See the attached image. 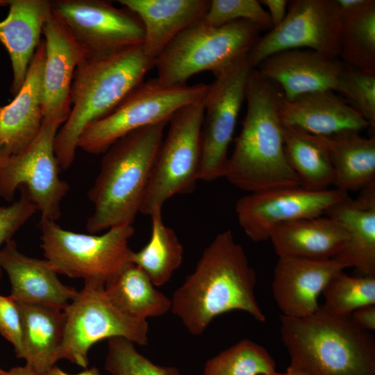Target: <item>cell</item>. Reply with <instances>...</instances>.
Returning <instances> with one entry per match:
<instances>
[{
    "label": "cell",
    "mask_w": 375,
    "mask_h": 375,
    "mask_svg": "<svg viewBox=\"0 0 375 375\" xmlns=\"http://www.w3.org/2000/svg\"><path fill=\"white\" fill-rule=\"evenodd\" d=\"M42 34L45 43L42 81L43 119H53L62 125L71 110L74 75L86 53L52 12L43 25Z\"/></svg>",
    "instance_id": "cell-16"
},
{
    "label": "cell",
    "mask_w": 375,
    "mask_h": 375,
    "mask_svg": "<svg viewBox=\"0 0 375 375\" xmlns=\"http://www.w3.org/2000/svg\"><path fill=\"white\" fill-rule=\"evenodd\" d=\"M9 0H0V6H6L8 5Z\"/></svg>",
    "instance_id": "cell-44"
},
{
    "label": "cell",
    "mask_w": 375,
    "mask_h": 375,
    "mask_svg": "<svg viewBox=\"0 0 375 375\" xmlns=\"http://www.w3.org/2000/svg\"><path fill=\"white\" fill-rule=\"evenodd\" d=\"M261 31L244 19L220 26L207 25L202 19L179 33L156 59V78L165 85H178L201 72L215 75L247 56Z\"/></svg>",
    "instance_id": "cell-6"
},
{
    "label": "cell",
    "mask_w": 375,
    "mask_h": 375,
    "mask_svg": "<svg viewBox=\"0 0 375 375\" xmlns=\"http://www.w3.org/2000/svg\"><path fill=\"white\" fill-rule=\"evenodd\" d=\"M276 371V363L262 346L243 339L212 357L203 375H265Z\"/></svg>",
    "instance_id": "cell-32"
},
{
    "label": "cell",
    "mask_w": 375,
    "mask_h": 375,
    "mask_svg": "<svg viewBox=\"0 0 375 375\" xmlns=\"http://www.w3.org/2000/svg\"><path fill=\"white\" fill-rule=\"evenodd\" d=\"M361 190L357 199L348 198L326 215L347 233L346 244L334 259L346 268L354 267L365 276H375V185Z\"/></svg>",
    "instance_id": "cell-24"
},
{
    "label": "cell",
    "mask_w": 375,
    "mask_h": 375,
    "mask_svg": "<svg viewBox=\"0 0 375 375\" xmlns=\"http://www.w3.org/2000/svg\"><path fill=\"white\" fill-rule=\"evenodd\" d=\"M317 136L328 153L334 188L348 192L375 184L374 137L354 131Z\"/></svg>",
    "instance_id": "cell-27"
},
{
    "label": "cell",
    "mask_w": 375,
    "mask_h": 375,
    "mask_svg": "<svg viewBox=\"0 0 375 375\" xmlns=\"http://www.w3.org/2000/svg\"><path fill=\"white\" fill-rule=\"evenodd\" d=\"M260 3L267 8L272 28L278 26L286 15L287 0H261Z\"/></svg>",
    "instance_id": "cell-40"
},
{
    "label": "cell",
    "mask_w": 375,
    "mask_h": 375,
    "mask_svg": "<svg viewBox=\"0 0 375 375\" xmlns=\"http://www.w3.org/2000/svg\"><path fill=\"white\" fill-rule=\"evenodd\" d=\"M280 117L283 125L297 126L315 135L360 132L367 122L333 90H321L287 101L282 96Z\"/></svg>",
    "instance_id": "cell-21"
},
{
    "label": "cell",
    "mask_w": 375,
    "mask_h": 375,
    "mask_svg": "<svg viewBox=\"0 0 375 375\" xmlns=\"http://www.w3.org/2000/svg\"><path fill=\"white\" fill-rule=\"evenodd\" d=\"M340 24L335 0H293L283 22L258 38L248 61L256 69L277 52L303 48L339 58Z\"/></svg>",
    "instance_id": "cell-13"
},
{
    "label": "cell",
    "mask_w": 375,
    "mask_h": 375,
    "mask_svg": "<svg viewBox=\"0 0 375 375\" xmlns=\"http://www.w3.org/2000/svg\"><path fill=\"white\" fill-rule=\"evenodd\" d=\"M6 375H33V372L26 365L14 367L6 371Z\"/></svg>",
    "instance_id": "cell-43"
},
{
    "label": "cell",
    "mask_w": 375,
    "mask_h": 375,
    "mask_svg": "<svg viewBox=\"0 0 375 375\" xmlns=\"http://www.w3.org/2000/svg\"><path fill=\"white\" fill-rule=\"evenodd\" d=\"M208 88L203 83L165 85L156 78L143 81L111 113L88 125L77 147L90 154L103 153L135 130L169 122L177 110L203 99Z\"/></svg>",
    "instance_id": "cell-8"
},
{
    "label": "cell",
    "mask_w": 375,
    "mask_h": 375,
    "mask_svg": "<svg viewBox=\"0 0 375 375\" xmlns=\"http://www.w3.org/2000/svg\"><path fill=\"white\" fill-rule=\"evenodd\" d=\"M204 98L177 110L158 151L140 212L162 211L172 197L194 190L199 180Z\"/></svg>",
    "instance_id": "cell-9"
},
{
    "label": "cell",
    "mask_w": 375,
    "mask_h": 375,
    "mask_svg": "<svg viewBox=\"0 0 375 375\" xmlns=\"http://www.w3.org/2000/svg\"><path fill=\"white\" fill-rule=\"evenodd\" d=\"M335 92L373 128L375 127V74L345 64Z\"/></svg>",
    "instance_id": "cell-35"
},
{
    "label": "cell",
    "mask_w": 375,
    "mask_h": 375,
    "mask_svg": "<svg viewBox=\"0 0 375 375\" xmlns=\"http://www.w3.org/2000/svg\"><path fill=\"white\" fill-rule=\"evenodd\" d=\"M154 62L142 45L99 57L85 58L77 67L71 88V110L56 135L60 168L73 163L77 142L90 124L111 113L144 81Z\"/></svg>",
    "instance_id": "cell-3"
},
{
    "label": "cell",
    "mask_w": 375,
    "mask_h": 375,
    "mask_svg": "<svg viewBox=\"0 0 375 375\" xmlns=\"http://www.w3.org/2000/svg\"><path fill=\"white\" fill-rule=\"evenodd\" d=\"M17 303L22 324L20 358L26 360L25 365L33 372L44 373L58 361L65 324L64 310L44 305Z\"/></svg>",
    "instance_id": "cell-26"
},
{
    "label": "cell",
    "mask_w": 375,
    "mask_h": 375,
    "mask_svg": "<svg viewBox=\"0 0 375 375\" xmlns=\"http://www.w3.org/2000/svg\"><path fill=\"white\" fill-rule=\"evenodd\" d=\"M51 10L83 49L86 58L110 55L144 42V30L139 17L110 2L51 1Z\"/></svg>",
    "instance_id": "cell-14"
},
{
    "label": "cell",
    "mask_w": 375,
    "mask_h": 375,
    "mask_svg": "<svg viewBox=\"0 0 375 375\" xmlns=\"http://www.w3.org/2000/svg\"><path fill=\"white\" fill-rule=\"evenodd\" d=\"M322 294L325 311L349 316L361 307L375 305V276H351L342 270L330 279Z\"/></svg>",
    "instance_id": "cell-33"
},
{
    "label": "cell",
    "mask_w": 375,
    "mask_h": 375,
    "mask_svg": "<svg viewBox=\"0 0 375 375\" xmlns=\"http://www.w3.org/2000/svg\"><path fill=\"white\" fill-rule=\"evenodd\" d=\"M105 367L112 375H181L174 367L157 365L122 338L108 340Z\"/></svg>",
    "instance_id": "cell-34"
},
{
    "label": "cell",
    "mask_w": 375,
    "mask_h": 375,
    "mask_svg": "<svg viewBox=\"0 0 375 375\" xmlns=\"http://www.w3.org/2000/svg\"><path fill=\"white\" fill-rule=\"evenodd\" d=\"M62 124L44 119L35 140L24 151L0 158V198L11 202L17 190L24 187L42 217L56 221L61 202L69 190L59 176L54 142Z\"/></svg>",
    "instance_id": "cell-11"
},
{
    "label": "cell",
    "mask_w": 375,
    "mask_h": 375,
    "mask_svg": "<svg viewBox=\"0 0 375 375\" xmlns=\"http://www.w3.org/2000/svg\"><path fill=\"white\" fill-rule=\"evenodd\" d=\"M0 334L14 347L20 358L22 350V324L18 303L10 297L0 295Z\"/></svg>",
    "instance_id": "cell-38"
},
{
    "label": "cell",
    "mask_w": 375,
    "mask_h": 375,
    "mask_svg": "<svg viewBox=\"0 0 375 375\" xmlns=\"http://www.w3.org/2000/svg\"><path fill=\"white\" fill-rule=\"evenodd\" d=\"M349 198L338 188L312 190L301 185L249 193L235 204L238 223L253 242L269 240L278 226L292 221L319 217Z\"/></svg>",
    "instance_id": "cell-15"
},
{
    "label": "cell",
    "mask_w": 375,
    "mask_h": 375,
    "mask_svg": "<svg viewBox=\"0 0 375 375\" xmlns=\"http://www.w3.org/2000/svg\"><path fill=\"white\" fill-rule=\"evenodd\" d=\"M20 198L6 206L0 207V246L12 235L37 212L30 194L21 187ZM2 269L0 268V278Z\"/></svg>",
    "instance_id": "cell-37"
},
{
    "label": "cell",
    "mask_w": 375,
    "mask_h": 375,
    "mask_svg": "<svg viewBox=\"0 0 375 375\" xmlns=\"http://www.w3.org/2000/svg\"><path fill=\"white\" fill-rule=\"evenodd\" d=\"M8 6L6 17L0 22V42L11 61L10 92L15 97L24 83L51 10V1L47 0H9Z\"/></svg>",
    "instance_id": "cell-23"
},
{
    "label": "cell",
    "mask_w": 375,
    "mask_h": 375,
    "mask_svg": "<svg viewBox=\"0 0 375 375\" xmlns=\"http://www.w3.org/2000/svg\"><path fill=\"white\" fill-rule=\"evenodd\" d=\"M283 375H315L307 369L301 366L300 365L291 361L290 365L287 368L285 373Z\"/></svg>",
    "instance_id": "cell-42"
},
{
    "label": "cell",
    "mask_w": 375,
    "mask_h": 375,
    "mask_svg": "<svg viewBox=\"0 0 375 375\" xmlns=\"http://www.w3.org/2000/svg\"><path fill=\"white\" fill-rule=\"evenodd\" d=\"M168 123L135 130L103 153L99 173L88 192L94 206L86 223L90 233L133 225Z\"/></svg>",
    "instance_id": "cell-4"
},
{
    "label": "cell",
    "mask_w": 375,
    "mask_h": 375,
    "mask_svg": "<svg viewBox=\"0 0 375 375\" xmlns=\"http://www.w3.org/2000/svg\"><path fill=\"white\" fill-rule=\"evenodd\" d=\"M64 312L58 360H67L87 368L90 348L102 340L122 338L141 346L148 343L147 321L133 318L119 309L102 283L84 281Z\"/></svg>",
    "instance_id": "cell-10"
},
{
    "label": "cell",
    "mask_w": 375,
    "mask_h": 375,
    "mask_svg": "<svg viewBox=\"0 0 375 375\" xmlns=\"http://www.w3.org/2000/svg\"><path fill=\"white\" fill-rule=\"evenodd\" d=\"M33 372V371H32ZM33 375H102L98 369L96 367H91L90 369H86L83 370V372H81L79 373L72 374H68L59 367H56V365L51 367L48 371L42 373V374H37L33 372Z\"/></svg>",
    "instance_id": "cell-41"
},
{
    "label": "cell",
    "mask_w": 375,
    "mask_h": 375,
    "mask_svg": "<svg viewBox=\"0 0 375 375\" xmlns=\"http://www.w3.org/2000/svg\"><path fill=\"white\" fill-rule=\"evenodd\" d=\"M241 19L256 24L262 31L272 28L269 13L257 0H211L203 21L220 26Z\"/></svg>",
    "instance_id": "cell-36"
},
{
    "label": "cell",
    "mask_w": 375,
    "mask_h": 375,
    "mask_svg": "<svg viewBox=\"0 0 375 375\" xmlns=\"http://www.w3.org/2000/svg\"><path fill=\"white\" fill-rule=\"evenodd\" d=\"M253 69L247 55L242 56L216 74L209 85L204 97L199 180L225 176L228 150Z\"/></svg>",
    "instance_id": "cell-12"
},
{
    "label": "cell",
    "mask_w": 375,
    "mask_h": 375,
    "mask_svg": "<svg viewBox=\"0 0 375 375\" xmlns=\"http://www.w3.org/2000/svg\"><path fill=\"white\" fill-rule=\"evenodd\" d=\"M283 139L287 158L301 186L324 190L333 185L330 158L317 135L297 126L283 125Z\"/></svg>",
    "instance_id": "cell-30"
},
{
    "label": "cell",
    "mask_w": 375,
    "mask_h": 375,
    "mask_svg": "<svg viewBox=\"0 0 375 375\" xmlns=\"http://www.w3.org/2000/svg\"><path fill=\"white\" fill-rule=\"evenodd\" d=\"M256 274L230 230L217 234L204 249L194 272L171 299V311L190 333L201 335L217 316L244 311L264 322L255 294Z\"/></svg>",
    "instance_id": "cell-1"
},
{
    "label": "cell",
    "mask_w": 375,
    "mask_h": 375,
    "mask_svg": "<svg viewBox=\"0 0 375 375\" xmlns=\"http://www.w3.org/2000/svg\"><path fill=\"white\" fill-rule=\"evenodd\" d=\"M269 240L278 257L326 260L340 253L347 233L335 219L319 216L283 224L274 229Z\"/></svg>",
    "instance_id": "cell-25"
},
{
    "label": "cell",
    "mask_w": 375,
    "mask_h": 375,
    "mask_svg": "<svg viewBox=\"0 0 375 375\" xmlns=\"http://www.w3.org/2000/svg\"><path fill=\"white\" fill-rule=\"evenodd\" d=\"M6 371L3 369L0 366V375H6Z\"/></svg>",
    "instance_id": "cell-46"
},
{
    "label": "cell",
    "mask_w": 375,
    "mask_h": 375,
    "mask_svg": "<svg viewBox=\"0 0 375 375\" xmlns=\"http://www.w3.org/2000/svg\"><path fill=\"white\" fill-rule=\"evenodd\" d=\"M281 336L291 361L315 375H375V340L350 316L321 306L301 318L283 315Z\"/></svg>",
    "instance_id": "cell-5"
},
{
    "label": "cell",
    "mask_w": 375,
    "mask_h": 375,
    "mask_svg": "<svg viewBox=\"0 0 375 375\" xmlns=\"http://www.w3.org/2000/svg\"><path fill=\"white\" fill-rule=\"evenodd\" d=\"M0 268L11 284L10 297L19 303L39 304L64 310L78 290L61 282L46 259L22 253L12 239L0 250Z\"/></svg>",
    "instance_id": "cell-20"
},
{
    "label": "cell",
    "mask_w": 375,
    "mask_h": 375,
    "mask_svg": "<svg viewBox=\"0 0 375 375\" xmlns=\"http://www.w3.org/2000/svg\"><path fill=\"white\" fill-rule=\"evenodd\" d=\"M353 322L367 331L375 330V305H369L354 310L350 315Z\"/></svg>",
    "instance_id": "cell-39"
},
{
    "label": "cell",
    "mask_w": 375,
    "mask_h": 375,
    "mask_svg": "<svg viewBox=\"0 0 375 375\" xmlns=\"http://www.w3.org/2000/svg\"><path fill=\"white\" fill-rule=\"evenodd\" d=\"M45 43L41 40L24 83L11 102L0 106V158L20 153L35 140L43 122L42 81Z\"/></svg>",
    "instance_id": "cell-19"
},
{
    "label": "cell",
    "mask_w": 375,
    "mask_h": 375,
    "mask_svg": "<svg viewBox=\"0 0 375 375\" xmlns=\"http://www.w3.org/2000/svg\"><path fill=\"white\" fill-rule=\"evenodd\" d=\"M135 13L144 30L142 44L145 55L155 62L167 46L183 31L202 20L208 0H119Z\"/></svg>",
    "instance_id": "cell-22"
},
{
    "label": "cell",
    "mask_w": 375,
    "mask_h": 375,
    "mask_svg": "<svg viewBox=\"0 0 375 375\" xmlns=\"http://www.w3.org/2000/svg\"><path fill=\"white\" fill-rule=\"evenodd\" d=\"M265 375H283V373H280V372H278L275 371V372H274L272 373L265 374Z\"/></svg>",
    "instance_id": "cell-45"
},
{
    "label": "cell",
    "mask_w": 375,
    "mask_h": 375,
    "mask_svg": "<svg viewBox=\"0 0 375 375\" xmlns=\"http://www.w3.org/2000/svg\"><path fill=\"white\" fill-rule=\"evenodd\" d=\"M340 54L344 64L375 74V1L338 0Z\"/></svg>",
    "instance_id": "cell-28"
},
{
    "label": "cell",
    "mask_w": 375,
    "mask_h": 375,
    "mask_svg": "<svg viewBox=\"0 0 375 375\" xmlns=\"http://www.w3.org/2000/svg\"><path fill=\"white\" fill-rule=\"evenodd\" d=\"M346 267L334 258L278 257L272 283L283 316L301 318L317 311L318 298L330 279Z\"/></svg>",
    "instance_id": "cell-17"
},
{
    "label": "cell",
    "mask_w": 375,
    "mask_h": 375,
    "mask_svg": "<svg viewBox=\"0 0 375 375\" xmlns=\"http://www.w3.org/2000/svg\"><path fill=\"white\" fill-rule=\"evenodd\" d=\"M282 96L278 86L253 69L247 88L246 115L224 176L249 193L301 185L285 151L279 112Z\"/></svg>",
    "instance_id": "cell-2"
},
{
    "label": "cell",
    "mask_w": 375,
    "mask_h": 375,
    "mask_svg": "<svg viewBox=\"0 0 375 375\" xmlns=\"http://www.w3.org/2000/svg\"><path fill=\"white\" fill-rule=\"evenodd\" d=\"M151 233L148 243L133 251L131 262L140 267L155 286L166 284L183 259V247L174 231L166 226L162 211L152 214Z\"/></svg>",
    "instance_id": "cell-31"
},
{
    "label": "cell",
    "mask_w": 375,
    "mask_h": 375,
    "mask_svg": "<svg viewBox=\"0 0 375 375\" xmlns=\"http://www.w3.org/2000/svg\"><path fill=\"white\" fill-rule=\"evenodd\" d=\"M345 64L310 49H290L277 52L256 69L281 90L287 101L304 94L335 92Z\"/></svg>",
    "instance_id": "cell-18"
},
{
    "label": "cell",
    "mask_w": 375,
    "mask_h": 375,
    "mask_svg": "<svg viewBox=\"0 0 375 375\" xmlns=\"http://www.w3.org/2000/svg\"><path fill=\"white\" fill-rule=\"evenodd\" d=\"M40 228L44 258L58 274L105 285L131 262L133 225L94 235L63 229L56 221L42 217Z\"/></svg>",
    "instance_id": "cell-7"
},
{
    "label": "cell",
    "mask_w": 375,
    "mask_h": 375,
    "mask_svg": "<svg viewBox=\"0 0 375 375\" xmlns=\"http://www.w3.org/2000/svg\"><path fill=\"white\" fill-rule=\"evenodd\" d=\"M105 290L122 312L141 320L171 311V299L156 288L147 274L131 262L106 281Z\"/></svg>",
    "instance_id": "cell-29"
}]
</instances>
